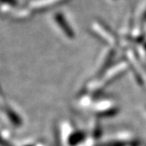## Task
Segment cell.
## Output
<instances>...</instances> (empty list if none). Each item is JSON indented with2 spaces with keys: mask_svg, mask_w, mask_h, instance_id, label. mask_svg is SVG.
Returning a JSON list of instances; mask_svg holds the SVG:
<instances>
[{
  "mask_svg": "<svg viewBox=\"0 0 146 146\" xmlns=\"http://www.w3.org/2000/svg\"><path fill=\"white\" fill-rule=\"evenodd\" d=\"M0 3H5V4L11 6V7H16L18 4L17 0H0Z\"/></svg>",
  "mask_w": 146,
  "mask_h": 146,
  "instance_id": "6da1fadb",
  "label": "cell"
}]
</instances>
